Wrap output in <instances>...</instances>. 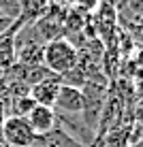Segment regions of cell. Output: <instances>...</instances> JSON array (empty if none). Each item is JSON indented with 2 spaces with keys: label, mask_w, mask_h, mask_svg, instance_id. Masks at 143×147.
I'll return each instance as SVG.
<instances>
[{
  "label": "cell",
  "mask_w": 143,
  "mask_h": 147,
  "mask_svg": "<svg viewBox=\"0 0 143 147\" xmlns=\"http://www.w3.org/2000/svg\"><path fill=\"white\" fill-rule=\"evenodd\" d=\"M79 64V51L75 45H70L66 38H58L45 45L43 49V66L52 75H62L70 73Z\"/></svg>",
  "instance_id": "obj_1"
},
{
  "label": "cell",
  "mask_w": 143,
  "mask_h": 147,
  "mask_svg": "<svg viewBox=\"0 0 143 147\" xmlns=\"http://www.w3.org/2000/svg\"><path fill=\"white\" fill-rule=\"evenodd\" d=\"M68 9L58 7V4H49V9L45 11L37 22H32L37 36L41 38V43H52V40L64 38V19Z\"/></svg>",
  "instance_id": "obj_2"
},
{
  "label": "cell",
  "mask_w": 143,
  "mask_h": 147,
  "mask_svg": "<svg viewBox=\"0 0 143 147\" xmlns=\"http://www.w3.org/2000/svg\"><path fill=\"white\" fill-rule=\"evenodd\" d=\"M34 130L30 128L26 117H7L2 124V141L9 147H32Z\"/></svg>",
  "instance_id": "obj_3"
},
{
  "label": "cell",
  "mask_w": 143,
  "mask_h": 147,
  "mask_svg": "<svg viewBox=\"0 0 143 147\" xmlns=\"http://www.w3.org/2000/svg\"><path fill=\"white\" fill-rule=\"evenodd\" d=\"M54 111L60 115H81L83 113V94L81 88L73 85H60L58 96L54 100Z\"/></svg>",
  "instance_id": "obj_4"
},
{
  "label": "cell",
  "mask_w": 143,
  "mask_h": 147,
  "mask_svg": "<svg viewBox=\"0 0 143 147\" xmlns=\"http://www.w3.org/2000/svg\"><path fill=\"white\" fill-rule=\"evenodd\" d=\"M60 85H62V79H60L58 75H52V77L34 83L32 88H30L28 96L32 98L34 105H43V107H52L54 109V100H56V96H58Z\"/></svg>",
  "instance_id": "obj_5"
},
{
  "label": "cell",
  "mask_w": 143,
  "mask_h": 147,
  "mask_svg": "<svg viewBox=\"0 0 143 147\" xmlns=\"http://www.w3.org/2000/svg\"><path fill=\"white\" fill-rule=\"evenodd\" d=\"M26 121L30 124V128L34 130L37 136L47 134L49 130H54L56 124H58V119H56V111L52 107H43V105H34V107L28 111Z\"/></svg>",
  "instance_id": "obj_6"
},
{
  "label": "cell",
  "mask_w": 143,
  "mask_h": 147,
  "mask_svg": "<svg viewBox=\"0 0 143 147\" xmlns=\"http://www.w3.org/2000/svg\"><path fill=\"white\" fill-rule=\"evenodd\" d=\"M32 147H81V145L66 132L64 128H60V126L56 124V128L49 130L47 134L37 136L34 143H32Z\"/></svg>",
  "instance_id": "obj_7"
},
{
  "label": "cell",
  "mask_w": 143,
  "mask_h": 147,
  "mask_svg": "<svg viewBox=\"0 0 143 147\" xmlns=\"http://www.w3.org/2000/svg\"><path fill=\"white\" fill-rule=\"evenodd\" d=\"M17 2H19V11H22V19L32 24L49 9L52 0H17Z\"/></svg>",
  "instance_id": "obj_8"
},
{
  "label": "cell",
  "mask_w": 143,
  "mask_h": 147,
  "mask_svg": "<svg viewBox=\"0 0 143 147\" xmlns=\"http://www.w3.org/2000/svg\"><path fill=\"white\" fill-rule=\"evenodd\" d=\"M115 7L124 22H143V0H115Z\"/></svg>",
  "instance_id": "obj_9"
},
{
  "label": "cell",
  "mask_w": 143,
  "mask_h": 147,
  "mask_svg": "<svg viewBox=\"0 0 143 147\" xmlns=\"http://www.w3.org/2000/svg\"><path fill=\"white\" fill-rule=\"evenodd\" d=\"M0 17H9V19H19L22 17L17 0H0Z\"/></svg>",
  "instance_id": "obj_10"
},
{
  "label": "cell",
  "mask_w": 143,
  "mask_h": 147,
  "mask_svg": "<svg viewBox=\"0 0 143 147\" xmlns=\"http://www.w3.org/2000/svg\"><path fill=\"white\" fill-rule=\"evenodd\" d=\"M73 4H77L79 11H94L98 0H73Z\"/></svg>",
  "instance_id": "obj_11"
},
{
  "label": "cell",
  "mask_w": 143,
  "mask_h": 147,
  "mask_svg": "<svg viewBox=\"0 0 143 147\" xmlns=\"http://www.w3.org/2000/svg\"><path fill=\"white\" fill-rule=\"evenodd\" d=\"M15 24V19H9V17H0V34H4L9 28Z\"/></svg>",
  "instance_id": "obj_12"
},
{
  "label": "cell",
  "mask_w": 143,
  "mask_h": 147,
  "mask_svg": "<svg viewBox=\"0 0 143 147\" xmlns=\"http://www.w3.org/2000/svg\"><path fill=\"white\" fill-rule=\"evenodd\" d=\"M7 119V105H4V98H0V124Z\"/></svg>",
  "instance_id": "obj_13"
},
{
  "label": "cell",
  "mask_w": 143,
  "mask_h": 147,
  "mask_svg": "<svg viewBox=\"0 0 143 147\" xmlns=\"http://www.w3.org/2000/svg\"><path fill=\"white\" fill-rule=\"evenodd\" d=\"M52 4H58V7H64V9H68L70 4H73V0H52Z\"/></svg>",
  "instance_id": "obj_14"
},
{
  "label": "cell",
  "mask_w": 143,
  "mask_h": 147,
  "mask_svg": "<svg viewBox=\"0 0 143 147\" xmlns=\"http://www.w3.org/2000/svg\"><path fill=\"white\" fill-rule=\"evenodd\" d=\"M4 94H7V81L4 77H0V98H4Z\"/></svg>",
  "instance_id": "obj_15"
},
{
  "label": "cell",
  "mask_w": 143,
  "mask_h": 147,
  "mask_svg": "<svg viewBox=\"0 0 143 147\" xmlns=\"http://www.w3.org/2000/svg\"><path fill=\"white\" fill-rule=\"evenodd\" d=\"M135 147H143V139H141V141H139V143H137Z\"/></svg>",
  "instance_id": "obj_16"
}]
</instances>
